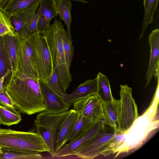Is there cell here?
<instances>
[{"label":"cell","instance_id":"obj_29","mask_svg":"<svg viewBox=\"0 0 159 159\" xmlns=\"http://www.w3.org/2000/svg\"><path fill=\"white\" fill-rule=\"evenodd\" d=\"M62 38L66 64L70 69L73 56L74 49L71 40L69 39L67 32L65 29L63 32Z\"/></svg>","mask_w":159,"mask_h":159},{"label":"cell","instance_id":"obj_8","mask_svg":"<svg viewBox=\"0 0 159 159\" xmlns=\"http://www.w3.org/2000/svg\"><path fill=\"white\" fill-rule=\"evenodd\" d=\"M120 103L116 134L123 135L139 116L137 106L132 95V89L127 84L120 85Z\"/></svg>","mask_w":159,"mask_h":159},{"label":"cell","instance_id":"obj_5","mask_svg":"<svg viewBox=\"0 0 159 159\" xmlns=\"http://www.w3.org/2000/svg\"><path fill=\"white\" fill-rule=\"evenodd\" d=\"M0 151L48 152L47 146L37 133L10 129L7 132L0 134Z\"/></svg>","mask_w":159,"mask_h":159},{"label":"cell","instance_id":"obj_15","mask_svg":"<svg viewBox=\"0 0 159 159\" xmlns=\"http://www.w3.org/2000/svg\"><path fill=\"white\" fill-rule=\"evenodd\" d=\"M98 93L97 78L88 80L80 84L70 94L63 96L69 108L77 101Z\"/></svg>","mask_w":159,"mask_h":159},{"label":"cell","instance_id":"obj_3","mask_svg":"<svg viewBox=\"0 0 159 159\" xmlns=\"http://www.w3.org/2000/svg\"><path fill=\"white\" fill-rule=\"evenodd\" d=\"M64 30L60 20L55 18L43 33L50 52L53 65L58 66L57 74L61 85L66 86L72 81L70 69L66 65L62 41V34Z\"/></svg>","mask_w":159,"mask_h":159},{"label":"cell","instance_id":"obj_22","mask_svg":"<svg viewBox=\"0 0 159 159\" xmlns=\"http://www.w3.org/2000/svg\"><path fill=\"white\" fill-rule=\"evenodd\" d=\"M12 75L9 57L4 46L3 36L0 37V78L6 75L3 86L9 80Z\"/></svg>","mask_w":159,"mask_h":159},{"label":"cell","instance_id":"obj_33","mask_svg":"<svg viewBox=\"0 0 159 159\" xmlns=\"http://www.w3.org/2000/svg\"><path fill=\"white\" fill-rule=\"evenodd\" d=\"M6 76L5 75L0 78V93L5 90L3 86V84L4 80L6 79Z\"/></svg>","mask_w":159,"mask_h":159},{"label":"cell","instance_id":"obj_27","mask_svg":"<svg viewBox=\"0 0 159 159\" xmlns=\"http://www.w3.org/2000/svg\"><path fill=\"white\" fill-rule=\"evenodd\" d=\"M43 156L39 153L35 152H24L14 151H0V159H41Z\"/></svg>","mask_w":159,"mask_h":159},{"label":"cell","instance_id":"obj_37","mask_svg":"<svg viewBox=\"0 0 159 159\" xmlns=\"http://www.w3.org/2000/svg\"><path fill=\"white\" fill-rule=\"evenodd\" d=\"M1 125V122L0 121V125Z\"/></svg>","mask_w":159,"mask_h":159},{"label":"cell","instance_id":"obj_1","mask_svg":"<svg viewBox=\"0 0 159 159\" xmlns=\"http://www.w3.org/2000/svg\"><path fill=\"white\" fill-rule=\"evenodd\" d=\"M3 86L15 108L20 112L30 115L45 110L38 79L15 71L12 72L9 81Z\"/></svg>","mask_w":159,"mask_h":159},{"label":"cell","instance_id":"obj_38","mask_svg":"<svg viewBox=\"0 0 159 159\" xmlns=\"http://www.w3.org/2000/svg\"><path fill=\"white\" fill-rule=\"evenodd\" d=\"M0 150H1V148H0Z\"/></svg>","mask_w":159,"mask_h":159},{"label":"cell","instance_id":"obj_21","mask_svg":"<svg viewBox=\"0 0 159 159\" xmlns=\"http://www.w3.org/2000/svg\"><path fill=\"white\" fill-rule=\"evenodd\" d=\"M41 0H10L2 11L10 18L28 7L40 3Z\"/></svg>","mask_w":159,"mask_h":159},{"label":"cell","instance_id":"obj_31","mask_svg":"<svg viewBox=\"0 0 159 159\" xmlns=\"http://www.w3.org/2000/svg\"><path fill=\"white\" fill-rule=\"evenodd\" d=\"M57 65L55 66L52 75L44 80L53 90L60 95L63 96L67 93L62 89L59 84L57 71Z\"/></svg>","mask_w":159,"mask_h":159},{"label":"cell","instance_id":"obj_2","mask_svg":"<svg viewBox=\"0 0 159 159\" xmlns=\"http://www.w3.org/2000/svg\"><path fill=\"white\" fill-rule=\"evenodd\" d=\"M159 86H157L149 107L142 115L139 116L131 127L124 134L118 143L114 154L116 157L121 153L139 148L149 134L158 127L159 120L156 119L158 112Z\"/></svg>","mask_w":159,"mask_h":159},{"label":"cell","instance_id":"obj_34","mask_svg":"<svg viewBox=\"0 0 159 159\" xmlns=\"http://www.w3.org/2000/svg\"><path fill=\"white\" fill-rule=\"evenodd\" d=\"M10 0H0V10H2Z\"/></svg>","mask_w":159,"mask_h":159},{"label":"cell","instance_id":"obj_9","mask_svg":"<svg viewBox=\"0 0 159 159\" xmlns=\"http://www.w3.org/2000/svg\"><path fill=\"white\" fill-rule=\"evenodd\" d=\"M29 36L24 39H20L18 37V48L16 55L15 71L29 77L39 79L34 65L33 51Z\"/></svg>","mask_w":159,"mask_h":159},{"label":"cell","instance_id":"obj_13","mask_svg":"<svg viewBox=\"0 0 159 159\" xmlns=\"http://www.w3.org/2000/svg\"><path fill=\"white\" fill-rule=\"evenodd\" d=\"M148 43L150 48V55L148 66L146 75V87L151 81L159 66V30H153L149 36Z\"/></svg>","mask_w":159,"mask_h":159},{"label":"cell","instance_id":"obj_32","mask_svg":"<svg viewBox=\"0 0 159 159\" xmlns=\"http://www.w3.org/2000/svg\"><path fill=\"white\" fill-rule=\"evenodd\" d=\"M0 105L14 108L11 99L5 90L0 93Z\"/></svg>","mask_w":159,"mask_h":159},{"label":"cell","instance_id":"obj_16","mask_svg":"<svg viewBox=\"0 0 159 159\" xmlns=\"http://www.w3.org/2000/svg\"><path fill=\"white\" fill-rule=\"evenodd\" d=\"M120 103V99L114 98L110 101L102 99L103 119L106 123L115 130V133L118 125Z\"/></svg>","mask_w":159,"mask_h":159},{"label":"cell","instance_id":"obj_36","mask_svg":"<svg viewBox=\"0 0 159 159\" xmlns=\"http://www.w3.org/2000/svg\"><path fill=\"white\" fill-rule=\"evenodd\" d=\"M70 1H77L80 2H82L83 3H87L88 2L84 0H69Z\"/></svg>","mask_w":159,"mask_h":159},{"label":"cell","instance_id":"obj_14","mask_svg":"<svg viewBox=\"0 0 159 159\" xmlns=\"http://www.w3.org/2000/svg\"><path fill=\"white\" fill-rule=\"evenodd\" d=\"M38 10V31L44 33L50 25V21L58 15L56 0H41Z\"/></svg>","mask_w":159,"mask_h":159},{"label":"cell","instance_id":"obj_20","mask_svg":"<svg viewBox=\"0 0 159 159\" xmlns=\"http://www.w3.org/2000/svg\"><path fill=\"white\" fill-rule=\"evenodd\" d=\"M40 3H38L30 6L22 12L24 16L26 30L29 35L38 31V12L37 11Z\"/></svg>","mask_w":159,"mask_h":159},{"label":"cell","instance_id":"obj_26","mask_svg":"<svg viewBox=\"0 0 159 159\" xmlns=\"http://www.w3.org/2000/svg\"><path fill=\"white\" fill-rule=\"evenodd\" d=\"M15 34L19 38L24 39L29 35L27 33L24 16L22 12L13 14L10 18Z\"/></svg>","mask_w":159,"mask_h":159},{"label":"cell","instance_id":"obj_12","mask_svg":"<svg viewBox=\"0 0 159 159\" xmlns=\"http://www.w3.org/2000/svg\"><path fill=\"white\" fill-rule=\"evenodd\" d=\"M107 125L102 119L98 121L57 150L54 157H61L73 155L74 151L87 141L103 130Z\"/></svg>","mask_w":159,"mask_h":159},{"label":"cell","instance_id":"obj_28","mask_svg":"<svg viewBox=\"0 0 159 159\" xmlns=\"http://www.w3.org/2000/svg\"><path fill=\"white\" fill-rule=\"evenodd\" d=\"M93 123L81 115L78 116L70 134L69 140L71 141L91 127Z\"/></svg>","mask_w":159,"mask_h":159},{"label":"cell","instance_id":"obj_7","mask_svg":"<svg viewBox=\"0 0 159 159\" xmlns=\"http://www.w3.org/2000/svg\"><path fill=\"white\" fill-rule=\"evenodd\" d=\"M39 79L45 80L52 74L54 66L43 33L38 31L29 36Z\"/></svg>","mask_w":159,"mask_h":159},{"label":"cell","instance_id":"obj_4","mask_svg":"<svg viewBox=\"0 0 159 159\" xmlns=\"http://www.w3.org/2000/svg\"><path fill=\"white\" fill-rule=\"evenodd\" d=\"M118 141L115 130L107 124L103 130L74 151L73 155L86 159H93L100 155L106 157L113 153Z\"/></svg>","mask_w":159,"mask_h":159},{"label":"cell","instance_id":"obj_19","mask_svg":"<svg viewBox=\"0 0 159 159\" xmlns=\"http://www.w3.org/2000/svg\"><path fill=\"white\" fill-rule=\"evenodd\" d=\"M57 14L61 20L64 21L67 28V32L69 39L71 40L70 33L71 23V9L72 4L69 0H56Z\"/></svg>","mask_w":159,"mask_h":159},{"label":"cell","instance_id":"obj_30","mask_svg":"<svg viewBox=\"0 0 159 159\" xmlns=\"http://www.w3.org/2000/svg\"><path fill=\"white\" fill-rule=\"evenodd\" d=\"M15 35V30L10 18L0 10V37L8 34Z\"/></svg>","mask_w":159,"mask_h":159},{"label":"cell","instance_id":"obj_6","mask_svg":"<svg viewBox=\"0 0 159 159\" xmlns=\"http://www.w3.org/2000/svg\"><path fill=\"white\" fill-rule=\"evenodd\" d=\"M69 110L57 114H50L44 111L38 114L34 121L37 133L43 139L53 158L57 151L58 134L60 127Z\"/></svg>","mask_w":159,"mask_h":159},{"label":"cell","instance_id":"obj_18","mask_svg":"<svg viewBox=\"0 0 159 159\" xmlns=\"http://www.w3.org/2000/svg\"><path fill=\"white\" fill-rule=\"evenodd\" d=\"M4 46L10 61L12 72L15 71L16 55L18 48L19 38L15 34L3 36Z\"/></svg>","mask_w":159,"mask_h":159},{"label":"cell","instance_id":"obj_11","mask_svg":"<svg viewBox=\"0 0 159 159\" xmlns=\"http://www.w3.org/2000/svg\"><path fill=\"white\" fill-rule=\"evenodd\" d=\"M39 82L46 107L44 112L57 114L69 110L62 96L53 90L45 80L39 79Z\"/></svg>","mask_w":159,"mask_h":159},{"label":"cell","instance_id":"obj_25","mask_svg":"<svg viewBox=\"0 0 159 159\" xmlns=\"http://www.w3.org/2000/svg\"><path fill=\"white\" fill-rule=\"evenodd\" d=\"M98 93L102 99L107 101L112 100L113 97L111 92L109 80L105 75L99 72L97 76Z\"/></svg>","mask_w":159,"mask_h":159},{"label":"cell","instance_id":"obj_24","mask_svg":"<svg viewBox=\"0 0 159 159\" xmlns=\"http://www.w3.org/2000/svg\"><path fill=\"white\" fill-rule=\"evenodd\" d=\"M158 0H144V14L143 27L139 40L142 38L144 32L149 24H152L153 20L154 14L156 10Z\"/></svg>","mask_w":159,"mask_h":159},{"label":"cell","instance_id":"obj_23","mask_svg":"<svg viewBox=\"0 0 159 159\" xmlns=\"http://www.w3.org/2000/svg\"><path fill=\"white\" fill-rule=\"evenodd\" d=\"M21 120L20 112L14 108L0 105V121L1 125L9 126L18 124Z\"/></svg>","mask_w":159,"mask_h":159},{"label":"cell","instance_id":"obj_17","mask_svg":"<svg viewBox=\"0 0 159 159\" xmlns=\"http://www.w3.org/2000/svg\"><path fill=\"white\" fill-rule=\"evenodd\" d=\"M78 116L76 111L74 109H71L69 110L66 118L61 124L58 134L57 151L69 140Z\"/></svg>","mask_w":159,"mask_h":159},{"label":"cell","instance_id":"obj_10","mask_svg":"<svg viewBox=\"0 0 159 159\" xmlns=\"http://www.w3.org/2000/svg\"><path fill=\"white\" fill-rule=\"evenodd\" d=\"M102 99L98 93L92 95L76 101L74 108L78 114L96 123L103 119Z\"/></svg>","mask_w":159,"mask_h":159},{"label":"cell","instance_id":"obj_35","mask_svg":"<svg viewBox=\"0 0 159 159\" xmlns=\"http://www.w3.org/2000/svg\"><path fill=\"white\" fill-rule=\"evenodd\" d=\"M10 129H4L0 128V134L8 132Z\"/></svg>","mask_w":159,"mask_h":159}]
</instances>
